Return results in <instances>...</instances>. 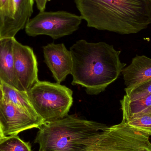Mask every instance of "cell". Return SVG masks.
I'll return each instance as SVG.
<instances>
[{"label": "cell", "instance_id": "1", "mask_svg": "<svg viewBox=\"0 0 151 151\" xmlns=\"http://www.w3.org/2000/svg\"><path fill=\"white\" fill-rule=\"evenodd\" d=\"M73 59L72 84L97 95L115 81L127 64L120 59L121 51L105 42L77 41L70 48Z\"/></svg>", "mask_w": 151, "mask_h": 151}, {"label": "cell", "instance_id": "2", "mask_svg": "<svg viewBox=\"0 0 151 151\" xmlns=\"http://www.w3.org/2000/svg\"><path fill=\"white\" fill-rule=\"evenodd\" d=\"M88 27L121 35L139 32L151 24V0H74Z\"/></svg>", "mask_w": 151, "mask_h": 151}, {"label": "cell", "instance_id": "3", "mask_svg": "<svg viewBox=\"0 0 151 151\" xmlns=\"http://www.w3.org/2000/svg\"><path fill=\"white\" fill-rule=\"evenodd\" d=\"M107 126L73 115L44 123L39 128L35 142L39 151H84Z\"/></svg>", "mask_w": 151, "mask_h": 151}, {"label": "cell", "instance_id": "4", "mask_svg": "<svg viewBox=\"0 0 151 151\" xmlns=\"http://www.w3.org/2000/svg\"><path fill=\"white\" fill-rule=\"evenodd\" d=\"M27 93L35 111L45 123L68 116L73 103L72 90L58 83L39 81Z\"/></svg>", "mask_w": 151, "mask_h": 151}, {"label": "cell", "instance_id": "5", "mask_svg": "<svg viewBox=\"0 0 151 151\" xmlns=\"http://www.w3.org/2000/svg\"><path fill=\"white\" fill-rule=\"evenodd\" d=\"M150 137L122 119L107 127L84 151H151Z\"/></svg>", "mask_w": 151, "mask_h": 151}, {"label": "cell", "instance_id": "6", "mask_svg": "<svg viewBox=\"0 0 151 151\" xmlns=\"http://www.w3.org/2000/svg\"><path fill=\"white\" fill-rule=\"evenodd\" d=\"M82 20L81 16L65 11H44L30 19L25 30L28 36L46 35L57 40L77 31Z\"/></svg>", "mask_w": 151, "mask_h": 151}, {"label": "cell", "instance_id": "7", "mask_svg": "<svg viewBox=\"0 0 151 151\" xmlns=\"http://www.w3.org/2000/svg\"><path fill=\"white\" fill-rule=\"evenodd\" d=\"M44 123L36 113L27 111L3 99L0 101V126L5 136L39 129Z\"/></svg>", "mask_w": 151, "mask_h": 151}, {"label": "cell", "instance_id": "8", "mask_svg": "<svg viewBox=\"0 0 151 151\" xmlns=\"http://www.w3.org/2000/svg\"><path fill=\"white\" fill-rule=\"evenodd\" d=\"M14 66L19 90L27 92L39 81L38 63L32 48L15 39L13 47Z\"/></svg>", "mask_w": 151, "mask_h": 151}, {"label": "cell", "instance_id": "9", "mask_svg": "<svg viewBox=\"0 0 151 151\" xmlns=\"http://www.w3.org/2000/svg\"><path fill=\"white\" fill-rule=\"evenodd\" d=\"M35 0H11L9 12L0 23V40L15 38L25 27L33 12Z\"/></svg>", "mask_w": 151, "mask_h": 151}, {"label": "cell", "instance_id": "10", "mask_svg": "<svg viewBox=\"0 0 151 151\" xmlns=\"http://www.w3.org/2000/svg\"><path fill=\"white\" fill-rule=\"evenodd\" d=\"M44 62L57 83L64 81L71 73L73 59L70 50L63 43H49L43 47Z\"/></svg>", "mask_w": 151, "mask_h": 151}, {"label": "cell", "instance_id": "11", "mask_svg": "<svg viewBox=\"0 0 151 151\" xmlns=\"http://www.w3.org/2000/svg\"><path fill=\"white\" fill-rule=\"evenodd\" d=\"M121 73L126 86L125 90L131 89L151 80V58L144 55H136Z\"/></svg>", "mask_w": 151, "mask_h": 151}, {"label": "cell", "instance_id": "12", "mask_svg": "<svg viewBox=\"0 0 151 151\" xmlns=\"http://www.w3.org/2000/svg\"><path fill=\"white\" fill-rule=\"evenodd\" d=\"M15 38L0 40V81L18 90L14 66V47Z\"/></svg>", "mask_w": 151, "mask_h": 151}, {"label": "cell", "instance_id": "13", "mask_svg": "<svg viewBox=\"0 0 151 151\" xmlns=\"http://www.w3.org/2000/svg\"><path fill=\"white\" fill-rule=\"evenodd\" d=\"M120 102L123 115L122 119L127 122L143 114L151 106V95L134 100H129L124 96Z\"/></svg>", "mask_w": 151, "mask_h": 151}, {"label": "cell", "instance_id": "14", "mask_svg": "<svg viewBox=\"0 0 151 151\" xmlns=\"http://www.w3.org/2000/svg\"><path fill=\"white\" fill-rule=\"evenodd\" d=\"M2 88L3 100L27 111L36 113L29 101L27 92L4 83H2Z\"/></svg>", "mask_w": 151, "mask_h": 151}, {"label": "cell", "instance_id": "15", "mask_svg": "<svg viewBox=\"0 0 151 151\" xmlns=\"http://www.w3.org/2000/svg\"><path fill=\"white\" fill-rule=\"evenodd\" d=\"M0 151H32L29 143L17 135L5 136L0 140Z\"/></svg>", "mask_w": 151, "mask_h": 151}, {"label": "cell", "instance_id": "16", "mask_svg": "<svg viewBox=\"0 0 151 151\" xmlns=\"http://www.w3.org/2000/svg\"><path fill=\"white\" fill-rule=\"evenodd\" d=\"M126 122L131 127L151 136V115H138Z\"/></svg>", "mask_w": 151, "mask_h": 151}, {"label": "cell", "instance_id": "17", "mask_svg": "<svg viewBox=\"0 0 151 151\" xmlns=\"http://www.w3.org/2000/svg\"><path fill=\"white\" fill-rule=\"evenodd\" d=\"M126 96L129 100L145 97L151 95V79L129 90H125Z\"/></svg>", "mask_w": 151, "mask_h": 151}, {"label": "cell", "instance_id": "18", "mask_svg": "<svg viewBox=\"0 0 151 151\" xmlns=\"http://www.w3.org/2000/svg\"><path fill=\"white\" fill-rule=\"evenodd\" d=\"M10 1L11 0H0V23L8 14Z\"/></svg>", "mask_w": 151, "mask_h": 151}, {"label": "cell", "instance_id": "19", "mask_svg": "<svg viewBox=\"0 0 151 151\" xmlns=\"http://www.w3.org/2000/svg\"><path fill=\"white\" fill-rule=\"evenodd\" d=\"M51 0H35L37 9L40 12L44 11L46 9L47 3Z\"/></svg>", "mask_w": 151, "mask_h": 151}, {"label": "cell", "instance_id": "20", "mask_svg": "<svg viewBox=\"0 0 151 151\" xmlns=\"http://www.w3.org/2000/svg\"><path fill=\"white\" fill-rule=\"evenodd\" d=\"M3 98V92L2 88V83L0 81V101Z\"/></svg>", "mask_w": 151, "mask_h": 151}, {"label": "cell", "instance_id": "21", "mask_svg": "<svg viewBox=\"0 0 151 151\" xmlns=\"http://www.w3.org/2000/svg\"><path fill=\"white\" fill-rule=\"evenodd\" d=\"M144 114H149V115H151V106L150 108H148V109H147L145 111V112L143 114H141V115H144Z\"/></svg>", "mask_w": 151, "mask_h": 151}, {"label": "cell", "instance_id": "22", "mask_svg": "<svg viewBox=\"0 0 151 151\" xmlns=\"http://www.w3.org/2000/svg\"><path fill=\"white\" fill-rule=\"evenodd\" d=\"M5 137V135L4 134L3 132L1 126H0V140L2 139L3 138Z\"/></svg>", "mask_w": 151, "mask_h": 151}]
</instances>
